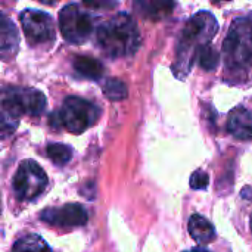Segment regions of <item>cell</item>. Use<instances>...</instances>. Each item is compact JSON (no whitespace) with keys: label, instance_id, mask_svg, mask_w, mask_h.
<instances>
[{"label":"cell","instance_id":"cell-17","mask_svg":"<svg viewBox=\"0 0 252 252\" xmlns=\"http://www.w3.org/2000/svg\"><path fill=\"white\" fill-rule=\"evenodd\" d=\"M102 90H103L105 96H106L109 100H114V102L123 100V99L127 97V87H126V84H124L121 80H118V78H108V80L105 81Z\"/></svg>","mask_w":252,"mask_h":252},{"label":"cell","instance_id":"cell-7","mask_svg":"<svg viewBox=\"0 0 252 252\" xmlns=\"http://www.w3.org/2000/svg\"><path fill=\"white\" fill-rule=\"evenodd\" d=\"M59 30L68 43L81 44L92 34L93 21L77 4H68L59 12Z\"/></svg>","mask_w":252,"mask_h":252},{"label":"cell","instance_id":"cell-21","mask_svg":"<svg viewBox=\"0 0 252 252\" xmlns=\"http://www.w3.org/2000/svg\"><path fill=\"white\" fill-rule=\"evenodd\" d=\"M40 3H43V4H50V6H53V4H56L59 0H38Z\"/></svg>","mask_w":252,"mask_h":252},{"label":"cell","instance_id":"cell-22","mask_svg":"<svg viewBox=\"0 0 252 252\" xmlns=\"http://www.w3.org/2000/svg\"><path fill=\"white\" fill-rule=\"evenodd\" d=\"M192 252H210L208 250H205V248H193Z\"/></svg>","mask_w":252,"mask_h":252},{"label":"cell","instance_id":"cell-18","mask_svg":"<svg viewBox=\"0 0 252 252\" xmlns=\"http://www.w3.org/2000/svg\"><path fill=\"white\" fill-rule=\"evenodd\" d=\"M219 61H220L219 52L214 47H211L210 44L205 46L199 52V63L207 71H214L217 68V65H219Z\"/></svg>","mask_w":252,"mask_h":252},{"label":"cell","instance_id":"cell-5","mask_svg":"<svg viewBox=\"0 0 252 252\" xmlns=\"http://www.w3.org/2000/svg\"><path fill=\"white\" fill-rule=\"evenodd\" d=\"M99 115L100 109L92 102L77 96H69L65 99L62 109L52 114L50 126L55 128L63 127L74 134H80L92 127L97 121Z\"/></svg>","mask_w":252,"mask_h":252},{"label":"cell","instance_id":"cell-8","mask_svg":"<svg viewBox=\"0 0 252 252\" xmlns=\"http://www.w3.org/2000/svg\"><path fill=\"white\" fill-rule=\"evenodd\" d=\"M24 34L30 44H49L55 40V25L46 12L35 9H25L19 15Z\"/></svg>","mask_w":252,"mask_h":252},{"label":"cell","instance_id":"cell-14","mask_svg":"<svg viewBox=\"0 0 252 252\" xmlns=\"http://www.w3.org/2000/svg\"><path fill=\"white\" fill-rule=\"evenodd\" d=\"M74 68L80 75L89 80H100L105 72L102 62L90 56H77L74 59Z\"/></svg>","mask_w":252,"mask_h":252},{"label":"cell","instance_id":"cell-2","mask_svg":"<svg viewBox=\"0 0 252 252\" xmlns=\"http://www.w3.org/2000/svg\"><path fill=\"white\" fill-rule=\"evenodd\" d=\"M97 41L111 58H128L137 52L140 34L134 19L121 12L97 28Z\"/></svg>","mask_w":252,"mask_h":252},{"label":"cell","instance_id":"cell-10","mask_svg":"<svg viewBox=\"0 0 252 252\" xmlns=\"http://www.w3.org/2000/svg\"><path fill=\"white\" fill-rule=\"evenodd\" d=\"M229 133L239 140H252V112L247 108H236L227 118Z\"/></svg>","mask_w":252,"mask_h":252},{"label":"cell","instance_id":"cell-24","mask_svg":"<svg viewBox=\"0 0 252 252\" xmlns=\"http://www.w3.org/2000/svg\"><path fill=\"white\" fill-rule=\"evenodd\" d=\"M251 230H252V216H251Z\"/></svg>","mask_w":252,"mask_h":252},{"label":"cell","instance_id":"cell-9","mask_svg":"<svg viewBox=\"0 0 252 252\" xmlns=\"http://www.w3.org/2000/svg\"><path fill=\"white\" fill-rule=\"evenodd\" d=\"M41 220L55 227H80L87 223V211L80 204H66L58 208H47L41 213Z\"/></svg>","mask_w":252,"mask_h":252},{"label":"cell","instance_id":"cell-15","mask_svg":"<svg viewBox=\"0 0 252 252\" xmlns=\"http://www.w3.org/2000/svg\"><path fill=\"white\" fill-rule=\"evenodd\" d=\"M12 252H52V250L43 238L37 235H28L15 242Z\"/></svg>","mask_w":252,"mask_h":252},{"label":"cell","instance_id":"cell-11","mask_svg":"<svg viewBox=\"0 0 252 252\" xmlns=\"http://www.w3.org/2000/svg\"><path fill=\"white\" fill-rule=\"evenodd\" d=\"M176 6V0H134L136 12L151 21H161L168 16Z\"/></svg>","mask_w":252,"mask_h":252},{"label":"cell","instance_id":"cell-16","mask_svg":"<svg viewBox=\"0 0 252 252\" xmlns=\"http://www.w3.org/2000/svg\"><path fill=\"white\" fill-rule=\"evenodd\" d=\"M46 154L52 159L53 164L62 167V165H65V164H68L71 161L72 149L69 146H66V145H62V143H50L46 148Z\"/></svg>","mask_w":252,"mask_h":252},{"label":"cell","instance_id":"cell-13","mask_svg":"<svg viewBox=\"0 0 252 252\" xmlns=\"http://www.w3.org/2000/svg\"><path fill=\"white\" fill-rule=\"evenodd\" d=\"M188 227H189L190 236L199 244H210L216 238L214 226L205 217H202L199 214H193L189 219Z\"/></svg>","mask_w":252,"mask_h":252},{"label":"cell","instance_id":"cell-19","mask_svg":"<svg viewBox=\"0 0 252 252\" xmlns=\"http://www.w3.org/2000/svg\"><path fill=\"white\" fill-rule=\"evenodd\" d=\"M208 182H210L208 174H207L205 171H202V170L195 171V173L192 174V177H190V186H192L193 189H196V190L205 189V188L208 186Z\"/></svg>","mask_w":252,"mask_h":252},{"label":"cell","instance_id":"cell-4","mask_svg":"<svg viewBox=\"0 0 252 252\" xmlns=\"http://www.w3.org/2000/svg\"><path fill=\"white\" fill-rule=\"evenodd\" d=\"M226 65L230 69H247L252 65V21L238 18L232 22L223 43Z\"/></svg>","mask_w":252,"mask_h":252},{"label":"cell","instance_id":"cell-3","mask_svg":"<svg viewBox=\"0 0 252 252\" xmlns=\"http://www.w3.org/2000/svg\"><path fill=\"white\" fill-rule=\"evenodd\" d=\"M1 106V130L3 136L6 137L15 131L22 114L40 115L46 108V97L40 90L35 89L10 87L3 93Z\"/></svg>","mask_w":252,"mask_h":252},{"label":"cell","instance_id":"cell-20","mask_svg":"<svg viewBox=\"0 0 252 252\" xmlns=\"http://www.w3.org/2000/svg\"><path fill=\"white\" fill-rule=\"evenodd\" d=\"M84 4L94 7V9H106V7H112L115 4V0H83Z\"/></svg>","mask_w":252,"mask_h":252},{"label":"cell","instance_id":"cell-12","mask_svg":"<svg viewBox=\"0 0 252 252\" xmlns=\"http://www.w3.org/2000/svg\"><path fill=\"white\" fill-rule=\"evenodd\" d=\"M0 47H1V55L4 59L13 56L18 50L19 46V34L18 30L6 15H1V30H0Z\"/></svg>","mask_w":252,"mask_h":252},{"label":"cell","instance_id":"cell-23","mask_svg":"<svg viewBox=\"0 0 252 252\" xmlns=\"http://www.w3.org/2000/svg\"><path fill=\"white\" fill-rule=\"evenodd\" d=\"M213 3H219V1H223V0H211ZM224 1H229V0H224Z\"/></svg>","mask_w":252,"mask_h":252},{"label":"cell","instance_id":"cell-6","mask_svg":"<svg viewBox=\"0 0 252 252\" xmlns=\"http://www.w3.org/2000/svg\"><path fill=\"white\" fill-rule=\"evenodd\" d=\"M47 188V176L44 170L34 161H24L15 177H13V192L21 201H32L38 198Z\"/></svg>","mask_w":252,"mask_h":252},{"label":"cell","instance_id":"cell-1","mask_svg":"<svg viewBox=\"0 0 252 252\" xmlns=\"http://www.w3.org/2000/svg\"><path fill=\"white\" fill-rule=\"evenodd\" d=\"M219 30L217 19L213 13L202 10L193 15L188 24L185 25L176 55L174 71L176 75L185 78L188 72H190L195 59L199 56V52L210 44Z\"/></svg>","mask_w":252,"mask_h":252}]
</instances>
